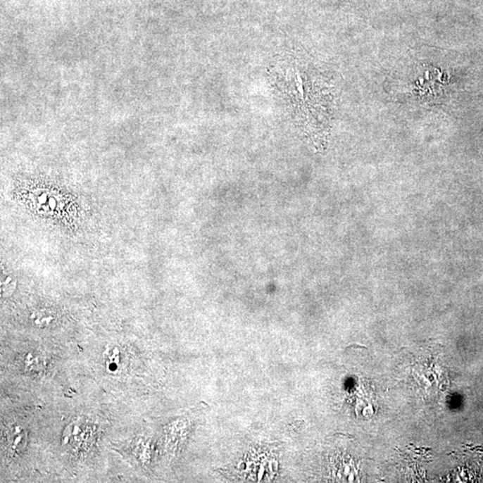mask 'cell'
Here are the masks:
<instances>
[{"mask_svg": "<svg viewBox=\"0 0 483 483\" xmlns=\"http://www.w3.org/2000/svg\"><path fill=\"white\" fill-rule=\"evenodd\" d=\"M276 88L297 123L313 130L327 118V94L315 71L293 57L277 63L272 70Z\"/></svg>", "mask_w": 483, "mask_h": 483, "instance_id": "6da1fadb", "label": "cell"}]
</instances>
